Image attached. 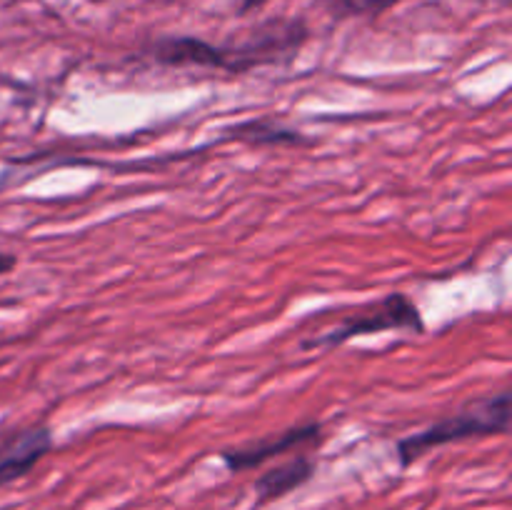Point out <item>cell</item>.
I'll list each match as a JSON object with an SVG mask.
<instances>
[{
    "instance_id": "cell-1",
    "label": "cell",
    "mask_w": 512,
    "mask_h": 510,
    "mask_svg": "<svg viewBox=\"0 0 512 510\" xmlns=\"http://www.w3.org/2000/svg\"><path fill=\"white\" fill-rule=\"evenodd\" d=\"M512 418V395L503 390L500 395L485 398L470 408L460 410L458 415L440 420L430 428L418 430L398 443V460L403 468H410L415 460L423 458L428 450L440 448V445L458 443L468 438H483V435H503L510 430Z\"/></svg>"
},
{
    "instance_id": "cell-2",
    "label": "cell",
    "mask_w": 512,
    "mask_h": 510,
    "mask_svg": "<svg viewBox=\"0 0 512 510\" xmlns=\"http://www.w3.org/2000/svg\"><path fill=\"white\" fill-rule=\"evenodd\" d=\"M310 30L300 18H273L255 25L240 43L223 45L225 73L243 75L263 65H283L298 55Z\"/></svg>"
},
{
    "instance_id": "cell-3",
    "label": "cell",
    "mask_w": 512,
    "mask_h": 510,
    "mask_svg": "<svg viewBox=\"0 0 512 510\" xmlns=\"http://www.w3.org/2000/svg\"><path fill=\"white\" fill-rule=\"evenodd\" d=\"M385 330H413V333H420L423 330V315H420L418 305L405 298L403 293H390L370 310L345 320L343 325L328 330L320 338L308 340L305 345L308 348H338V345L360 338V335L385 333Z\"/></svg>"
},
{
    "instance_id": "cell-4",
    "label": "cell",
    "mask_w": 512,
    "mask_h": 510,
    "mask_svg": "<svg viewBox=\"0 0 512 510\" xmlns=\"http://www.w3.org/2000/svg\"><path fill=\"white\" fill-rule=\"evenodd\" d=\"M50 448H53V435L43 425L0 438V488L28 475Z\"/></svg>"
},
{
    "instance_id": "cell-5",
    "label": "cell",
    "mask_w": 512,
    "mask_h": 510,
    "mask_svg": "<svg viewBox=\"0 0 512 510\" xmlns=\"http://www.w3.org/2000/svg\"><path fill=\"white\" fill-rule=\"evenodd\" d=\"M318 435H320L318 423L298 425V428H290L285 430V433L273 435V438H265L260 440V443L248 445V448L225 450V453H220V458H223L225 468H228L230 473H243V470L258 468V465L268 463V460L275 458V455L290 453V450L310 443V440H315Z\"/></svg>"
},
{
    "instance_id": "cell-6",
    "label": "cell",
    "mask_w": 512,
    "mask_h": 510,
    "mask_svg": "<svg viewBox=\"0 0 512 510\" xmlns=\"http://www.w3.org/2000/svg\"><path fill=\"white\" fill-rule=\"evenodd\" d=\"M150 58L160 65H195V68L225 70L223 45H213L195 35H165L148 48Z\"/></svg>"
},
{
    "instance_id": "cell-7",
    "label": "cell",
    "mask_w": 512,
    "mask_h": 510,
    "mask_svg": "<svg viewBox=\"0 0 512 510\" xmlns=\"http://www.w3.org/2000/svg\"><path fill=\"white\" fill-rule=\"evenodd\" d=\"M315 473V460H310L308 455H298V458L288 460L283 465H275L268 473L260 475L253 483L255 490V503L265 505L273 503V500L285 498L293 490L303 488Z\"/></svg>"
},
{
    "instance_id": "cell-8",
    "label": "cell",
    "mask_w": 512,
    "mask_h": 510,
    "mask_svg": "<svg viewBox=\"0 0 512 510\" xmlns=\"http://www.w3.org/2000/svg\"><path fill=\"white\" fill-rule=\"evenodd\" d=\"M235 138H245L255 145H310L303 133L270 120H250V123L233 128Z\"/></svg>"
},
{
    "instance_id": "cell-9",
    "label": "cell",
    "mask_w": 512,
    "mask_h": 510,
    "mask_svg": "<svg viewBox=\"0 0 512 510\" xmlns=\"http://www.w3.org/2000/svg\"><path fill=\"white\" fill-rule=\"evenodd\" d=\"M325 3L335 18H350V15H380L400 0H325Z\"/></svg>"
},
{
    "instance_id": "cell-10",
    "label": "cell",
    "mask_w": 512,
    "mask_h": 510,
    "mask_svg": "<svg viewBox=\"0 0 512 510\" xmlns=\"http://www.w3.org/2000/svg\"><path fill=\"white\" fill-rule=\"evenodd\" d=\"M15 268V255L10 253H0V275H5L8 270Z\"/></svg>"
},
{
    "instance_id": "cell-11",
    "label": "cell",
    "mask_w": 512,
    "mask_h": 510,
    "mask_svg": "<svg viewBox=\"0 0 512 510\" xmlns=\"http://www.w3.org/2000/svg\"><path fill=\"white\" fill-rule=\"evenodd\" d=\"M265 3H268V0H240L238 13H250V10L260 8V5H265Z\"/></svg>"
}]
</instances>
